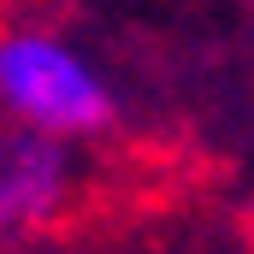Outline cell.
Masks as SVG:
<instances>
[{
	"mask_svg": "<svg viewBox=\"0 0 254 254\" xmlns=\"http://www.w3.org/2000/svg\"><path fill=\"white\" fill-rule=\"evenodd\" d=\"M0 113L18 130L83 142L113 130L119 95L77 42H65L60 30L18 24V30H0Z\"/></svg>",
	"mask_w": 254,
	"mask_h": 254,
	"instance_id": "1",
	"label": "cell"
},
{
	"mask_svg": "<svg viewBox=\"0 0 254 254\" xmlns=\"http://www.w3.org/2000/svg\"><path fill=\"white\" fill-rule=\"evenodd\" d=\"M71 195V142L6 125L0 130V243L48 225Z\"/></svg>",
	"mask_w": 254,
	"mask_h": 254,
	"instance_id": "2",
	"label": "cell"
}]
</instances>
